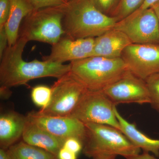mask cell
Listing matches in <instances>:
<instances>
[{"label":"cell","mask_w":159,"mask_h":159,"mask_svg":"<svg viewBox=\"0 0 159 159\" xmlns=\"http://www.w3.org/2000/svg\"><path fill=\"white\" fill-rule=\"evenodd\" d=\"M28 42L19 37L14 45L7 47L1 58V87L10 89L26 84L32 80L43 77L58 79L70 71V64L38 60L25 61L22 54Z\"/></svg>","instance_id":"obj_1"},{"label":"cell","mask_w":159,"mask_h":159,"mask_svg":"<svg viewBox=\"0 0 159 159\" xmlns=\"http://www.w3.org/2000/svg\"><path fill=\"white\" fill-rule=\"evenodd\" d=\"M118 21L100 12L90 0H70L65 6L62 26L65 35L82 39L100 36L113 29Z\"/></svg>","instance_id":"obj_2"},{"label":"cell","mask_w":159,"mask_h":159,"mask_svg":"<svg viewBox=\"0 0 159 159\" xmlns=\"http://www.w3.org/2000/svg\"><path fill=\"white\" fill-rule=\"evenodd\" d=\"M86 134L82 152L93 158L99 155L121 156L125 157L140 153L141 149L134 145L119 129L105 124H84Z\"/></svg>","instance_id":"obj_3"},{"label":"cell","mask_w":159,"mask_h":159,"mask_svg":"<svg viewBox=\"0 0 159 159\" xmlns=\"http://www.w3.org/2000/svg\"><path fill=\"white\" fill-rule=\"evenodd\" d=\"M70 64L71 72L90 90H103L129 71L122 57L92 56Z\"/></svg>","instance_id":"obj_4"},{"label":"cell","mask_w":159,"mask_h":159,"mask_svg":"<svg viewBox=\"0 0 159 159\" xmlns=\"http://www.w3.org/2000/svg\"><path fill=\"white\" fill-rule=\"evenodd\" d=\"M65 6L47 7L31 11L23 20L19 38L28 42L36 41L51 45L56 43L65 34L62 20Z\"/></svg>","instance_id":"obj_5"},{"label":"cell","mask_w":159,"mask_h":159,"mask_svg":"<svg viewBox=\"0 0 159 159\" xmlns=\"http://www.w3.org/2000/svg\"><path fill=\"white\" fill-rule=\"evenodd\" d=\"M49 105L39 113L51 117H70L87 89L70 71L57 79L51 87Z\"/></svg>","instance_id":"obj_6"},{"label":"cell","mask_w":159,"mask_h":159,"mask_svg":"<svg viewBox=\"0 0 159 159\" xmlns=\"http://www.w3.org/2000/svg\"><path fill=\"white\" fill-rule=\"evenodd\" d=\"M116 107L103 91L87 89L70 117L78 119L84 124H105L121 131L115 112Z\"/></svg>","instance_id":"obj_7"},{"label":"cell","mask_w":159,"mask_h":159,"mask_svg":"<svg viewBox=\"0 0 159 159\" xmlns=\"http://www.w3.org/2000/svg\"><path fill=\"white\" fill-rule=\"evenodd\" d=\"M114 29L126 34L132 43L159 45V23L152 8L139 10L117 22Z\"/></svg>","instance_id":"obj_8"},{"label":"cell","mask_w":159,"mask_h":159,"mask_svg":"<svg viewBox=\"0 0 159 159\" xmlns=\"http://www.w3.org/2000/svg\"><path fill=\"white\" fill-rule=\"evenodd\" d=\"M121 57L129 70L143 80L159 73V44H131Z\"/></svg>","instance_id":"obj_9"},{"label":"cell","mask_w":159,"mask_h":159,"mask_svg":"<svg viewBox=\"0 0 159 159\" xmlns=\"http://www.w3.org/2000/svg\"><path fill=\"white\" fill-rule=\"evenodd\" d=\"M102 91L116 106L120 103H150L149 91L145 80L129 70Z\"/></svg>","instance_id":"obj_10"},{"label":"cell","mask_w":159,"mask_h":159,"mask_svg":"<svg viewBox=\"0 0 159 159\" xmlns=\"http://www.w3.org/2000/svg\"><path fill=\"white\" fill-rule=\"evenodd\" d=\"M30 122L34 123L55 136L66 139L76 138L83 143L86 130L84 124L71 117H51L44 116L32 111L26 116Z\"/></svg>","instance_id":"obj_11"},{"label":"cell","mask_w":159,"mask_h":159,"mask_svg":"<svg viewBox=\"0 0 159 159\" xmlns=\"http://www.w3.org/2000/svg\"><path fill=\"white\" fill-rule=\"evenodd\" d=\"M95 38L73 39L64 35L52 45L51 53L43 60L63 63L93 56Z\"/></svg>","instance_id":"obj_12"},{"label":"cell","mask_w":159,"mask_h":159,"mask_svg":"<svg viewBox=\"0 0 159 159\" xmlns=\"http://www.w3.org/2000/svg\"><path fill=\"white\" fill-rule=\"evenodd\" d=\"M131 44V42L126 34L113 28L95 38L93 56L121 57L123 51Z\"/></svg>","instance_id":"obj_13"},{"label":"cell","mask_w":159,"mask_h":159,"mask_svg":"<svg viewBox=\"0 0 159 159\" xmlns=\"http://www.w3.org/2000/svg\"><path fill=\"white\" fill-rule=\"evenodd\" d=\"M27 120L22 137L23 142L47 151L57 157L59 150L63 146L65 140L55 136L46 129Z\"/></svg>","instance_id":"obj_14"},{"label":"cell","mask_w":159,"mask_h":159,"mask_svg":"<svg viewBox=\"0 0 159 159\" xmlns=\"http://www.w3.org/2000/svg\"><path fill=\"white\" fill-rule=\"evenodd\" d=\"M27 117L15 111L2 114L0 116V147L7 150L22 137Z\"/></svg>","instance_id":"obj_15"},{"label":"cell","mask_w":159,"mask_h":159,"mask_svg":"<svg viewBox=\"0 0 159 159\" xmlns=\"http://www.w3.org/2000/svg\"><path fill=\"white\" fill-rule=\"evenodd\" d=\"M115 112L120 124L121 131L130 142L143 152H151L159 157V140L152 139L139 130L135 124L129 122L122 116L116 107H115Z\"/></svg>","instance_id":"obj_16"},{"label":"cell","mask_w":159,"mask_h":159,"mask_svg":"<svg viewBox=\"0 0 159 159\" xmlns=\"http://www.w3.org/2000/svg\"><path fill=\"white\" fill-rule=\"evenodd\" d=\"M10 11L5 26L8 46L14 45L19 38L20 27L23 20L34 10L28 0H10Z\"/></svg>","instance_id":"obj_17"},{"label":"cell","mask_w":159,"mask_h":159,"mask_svg":"<svg viewBox=\"0 0 159 159\" xmlns=\"http://www.w3.org/2000/svg\"><path fill=\"white\" fill-rule=\"evenodd\" d=\"M6 150L10 159H58L55 155L23 141L16 143Z\"/></svg>","instance_id":"obj_18"},{"label":"cell","mask_w":159,"mask_h":159,"mask_svg":"<svg viewBox=\"0 0 159 159\" xmlns=\"http://www.w3.org/2000/svg\"><path fill=\"white\" fill-rule=\"evenodd\" d=\"M52 89L47 86L37 85L32 89L31 92V97L32 101L35 105L45 108L51 101L52 97Z\"/></svg>","instance_id":"obj_19"},{"label":"cell","mask_w":159,"mask_h":159,"mask_svg":"<svg viewBox=\"0 0 159 159\" xmlns=\"http://www.w3.org/2000/svg\"><path fill=\"white\" fill-rule=\"evenodd\" d=\"M145 0H121L113 17L120 21L140 9Z\"/></svg>","instance_id":"obj_20"},{"label":"cell","mask_w":159,"mask_h":159,"mask_svg":"<svg viewBox=\"0 0 159 159\" xmlns=\"http://www.w3.org/2000/svg\"><path fill=\"white\" fill-rule=\"evenodd\" d=\"M145 81L149 91L150 104L159 112V73L152 75Z\"/></svg>","instance_id":"obj_21"},{"label":"cell","mask_w":159,"mask_h":159,"mask_svg":"<svg viewBox=\"0 0 159 159\" xmlns=\"http://www.w3.org/2000/svg\"><path fill=\"white\" fill-rule=\"evenodd\" d=\"M99 11L107 16L113 17L121 0H90Z\"/></svg>","instance_id":"obj_22"},{"label":"cell","mask_w":159,"mask_h":159,"mask_svg":"<svg viewBox=\"0 0 159 159\" xmlns=\"http://www.w3.org/2000/svg\"><path fill=\"white\" fill-rule=\"evenodd\" d=\"M34 10L47 7L65 6L70 0H28Z\"/></svg>","instance_id":"obj_23"},{"label":"cell","mask_w":159,"mask_h":159,"mask_svg":"<svg viewBox=\"0 0 159 159\" xmlns=\"http://www.w3.org/2000/svg\"><path fill=\"white\" fill-rule=\"evenodd\" d=\"M63 147L78 154L82 151L83 143L82 141L76 138H69L66 139Z\"/></svg>","instance_id":"obj_24"},{"label":"cell","mask_w":159,"mask_h":159,"mask_svg":"<svg viewBox=\"0 0 159 159\" xmlns=\"http://www.w3.org/2000/svg\"><path fill=\"white\" fill-rule=\"evenodd\" d=\"M10 11V0H0V27L6 25Z\"/></svg>","instance_id":"obj_25"},{"label":"cell","mask_w":159,"mask_h":159,"mask_svg":"<svg viewBox=\"0 0 159 159\" xmlns=\"http://www.w3.org/2000/svg\"><path fill=\"white\" fill-rule=\"evenodd\" d=\"M8 46V39L5 26L0 27V59Z\"/></svg>","instance_id":"obj_26"},{"label":"cell","mask_w":159,"mask_h":159,"mask_svg":"<svg viewBox=\"0 0 159 159\" xmlns=\"http://www.w3.org/2000/svg\"><path fill=\"white\" fill-rule=\"evenodd\" d=\"M58 159H77V154L63 147L57 155Z\"/></svg>","instance_id":"obj_27"},{"label":"cell","mask_w":159,"mask_h":159,"mask_svg":"<svg viewBox=\"0 0 159 159\" xmlns=\"http://www.w3.org/2000/svg\"><path fill=\"white\" fill-rule=\"evenodd\" d=\"M126 159H158L156 157L150 154L149 152H143L142 153H139L136 155L128 157Z\"/></svg>","instance_id":"obj_28"},{"label":"cell","mask_w":159,"mask_h":159,"mask_svg":"<svg viewBox=\"0 0 159 159\" xmlns=\"http://www.w3.org/2000/svg\"><path fill=\"white\" fill-rule=\"evenodd\" d=\"M159 0H145L142 7L139 9V10H144V9L150 8L154 3L158 1ZM139 10V9H138Z\"/></svg>","instance_id":"obj_29"},{"label":"cell","mask_w":159,"mask_h":159,"mask_svg":"<svg viewBox=\"0 0 159 159\" xmlns=\"http://www.w3.org/2000/svg\"><path fill=\"white\" fill-rule=\"evenodd\" d=\"M150 8L153 9V11H154L157 17V18L159 23V0L156 2L154 3Z\"/></svg>","instance_id":"obj_30"},{"label":"cell","mask_w":159,"mask_h":159,"mask_svg":"<svg viewBox=\"0 0 159 159\" xmlns=\"http://www.w3.org/2000/svg\"><path fill=\"white\" fill-rule=\"evenodd\" d=\"M116 156L115 155H99L94 157L93 159H116Z\"/></svg>","instance_id":"obj_31"},{"label":"cell","mask_w":159,"mask_h":159,"mask_svg":"<svg viewBox=\"0 0 159 159\" xmlns=\"http://www.w3.org/2000/svg\"><path fill=\"white\" fill-rule=\"evenodd\" d=\"M0 159H10L6 150L3 148L0 149Z\"/></svg>","instance_id":"obj_32"}]
</instances>
